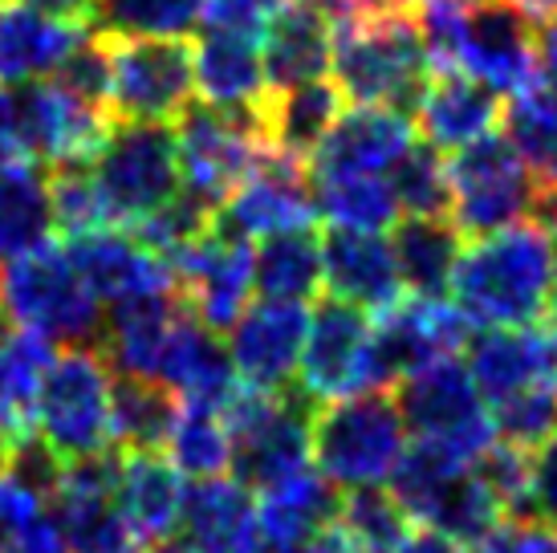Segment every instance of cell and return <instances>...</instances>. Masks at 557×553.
<instances>
[{
	"label": "cell",
	"mask_w": 557,
	"mask_h": 553,
	"mask_svg": "<svg viewBox=\"0 0 557 553\" xmlns=\"http://www.w3.org/2000/svg\"><path fill=\"white\" fill-rule=\"evenodd\" d=\"M512 4H517V9H525L537 25H542V21H554V16H557V0H512Z\"/></svg>",
	"instance_id": "9f6ffc18"
},
{
	"label": "cell",
	"mask_w": 557,
	"mask_h": 553,
	"mask_svg": "<svg viewBox=\"0 0 557 553\" xmlns=\"http://www.w3.org/2000/svg\"><path fill=\"white\" fill-rule=\"evenodd\" d=\"M367 374H371V318H367V309L338 302V297L318 302V309L310 314V330H306L297 383L322 407V403H334L342 395L371 391Z\"/></svg>",
	"instance_id": "2e32d148"
},
{
	"label": "cell",
	"mask_w": 557,
	"mask_h": 553,
	"mask_svg": "<svg viewBox=\"0 0 557 553\" xmlns=\"http://www.w3.org/2000/svg\"><path fill=\"white\" fill-rule=\"evenodd\" d=\"M151 553H200V550L187 538H168V541H159V545H151Z\"/></svg>",
	"instance_id": "6f0895ef"
},
{
	"label": "cell",
	"mask_w": 557,
	"mask_h": 553,
	"mask_svg": "<svg viewBox=\"0 0 557 553\" xmlns=\"http://www.w3.org/2000/svg\"><path fill=\"white\" fill-rule=\"evenodd\" d=\"M476 553H557V525L542 517H500L496 529L480 541Z\"/></svg>",
	"instance_id": "7dc6e473"
},
{
	"label": "cell",
	"mask_w": 557,
	"mask_h": 553,
	"mask_svg": "<svg viewBox=\"0 0 557 553\" xmlns=\"http://www.w3.org/2000/svg\"><path fill=\"white\" fill-rule=\"evenodd\" d=\"M313 220V184L310 163L289 151L264 143L248 175L220 204L216 224L233 229L245 241H261L273 232L310 229Z\"/></svg>",
	"instance_id": "5bb4252c"
},
{
	"label": "cell",
	"mask_w": 557,
	"mask_h": 553,
	"mask_svg": "<svg viewBox=\"0 0 557 553\" xmlns=\"http://www.w3.org/2000/svg\"><path fill=\"white\" fill-rule=\"evenodd\" d=\"M451 70H465L496 94L537 82V21L512 0H480L465 13Z\"/></svg>",
	"instance_id": "9a60e30c"
},
{
	"label": "cell",
	"mask_w": 557,
	"mask_h": 553,
	"mask_svg": "<svg viewBox=\"0 0 557 553\" xmlns=\"http://www.w3.org/2000/svg\"><path fill=\"white\" fill-rule=\"evenodd\" d=\"M264 77L269 90L301 86L330 74L334 58V16L318 0H289L264 21L261 29Z\"/></svg>",
	"instance_id": "d4e9b609"
},
{
	"label": "cell",
	"mask_w": 557,
	"mask_h": 553,
	"mask_svg": "<svg viewBox=\"0 0 557 553\" xmlns=\"http://www.w3.org/2000/svg\"><path fill=\"white\" fill-rule=\"evenodd\" d=\"M0 306L4 318L41 334L49 346H102V302L82 281L65 245L46 241L9 257L0 273Z\"/></svg>",
	"instance_id": "3957f363"
},
{
	"label": "cell",
	"mask_w": 557,
	"mask_h": 553,
	"mask_svg": "<svg viewBox=\"0 0 557 553\" xmlns=\"http://www.w3.org/2000/svg\"><path fill=\"white\" fill-rule=\"evenodd\" d=\"M545 322L557 330V273H554V290H549V306H545Z\"/></svg>",
	"instance_id": "91938a15"
},
{
	"label": "cell",
	"mask_w": 557,
	"mask_h": 553,
	"mask_svg": "<svg viewBox=\"0 0 557 553\" xmlns=\"http://www.w3.org/2000/svg\"><path fill=\"white\" fill-rule=\"evenodd\" d=\"M196 58V94L208 107L257 110L269 94L264 77L261 33L203 25L200 41L191 46Z\"/></svg>",
	"instance_id": "cb8c5ba5"
},
{
	"label": "cell",
	"mask_w": 557,
	"mask_h": 553,
	"mask_svg": "<svg viewBox=\"0 0 557 553\" xmlns=\"http://www.w3.org/2000/svg\"><path fill=\"white\" fill-rule=\"evenodd\" d=\"M53 232L49 168L0 163V261L46 245Z\"/></svg>",
	"instance_id": "d590c367"
},
{
	"label": "cell",
	"mask_w": 557,
	"mask_h": 553,
	"mask_svg": "<svg viewBox=\"0 0 557 553\" xmlns=\"http://www.w3.org/2000/svg\"><path fill=\"white\" fill-rule=\"evenodd\" d=\"M184 492V472L163 452H123L114 501L139 545H159L180 533Z\"/></svg>",
	"instance_id": "484cf974"
},
{
	"label": "cell",
	"mask_w": 557,
	"mask_h": 553,
	"mask_svg": "<svg viewBox=\"0 0 557 553\" xmlns=\"http://www.w3.org/2000/svg\"><path fill=\"white\" fill-rule=\"evenodd\" d=\"M411 123L435 151H460L500 123V94L465 70H435Z\"/></svg>",
	"instance_id": "83f0119b"
},
{
	"label": "cell",
	"mask_w": 557,
	"mask_h": 553,
	"mask_svg": "<svg viewBox=\"0 0 557 553\" xmlns=\"http://www.w3.org/2000/svg\"><path fill=\"white\" fill-rule=\"evenodd\" d=\"M313 553H379V550H371V545H362L358 538H350L342 525H330V529H322V533L313 538Z\"/></svg>",
	"instance_id": "11a10c76"
},
{
	"label": "cell",
	"mask_w": 557,
	"mask_h": 553,
	"mask_svg": "<svg viewBox=\"0 0 557 553\" xmlns=\"http://www.w3.org/2000/svg\"><path fill=\"white\" fill-rule=\"evenodd\" d=\"M468 370L484 403L509 400L529 386L557 383V330L554 325H480L468 339Z\"/></svg>",
	"instance_id": "d6986e66"
},
{
	"label": "cell",
	"mask_w": 557,
	"mask_h": 553,
	"mask_svg": "<svg viewBox=\"0 0 557 553\" xmlns=\"http://www.w3.org/2000/svg\"><path fill=\"white\" fill-rule=\"evenodd\" d=\"M110 386H114V370L98 346H65L62 354H53L46 379H41L33 428L41 431L65 460L107 452L114 447Z\"/></svg>",
	"instance_id": "9c48e42d"
},
{
	"label": "cell",
	"mask_w": 557,
	"mask_h": 553,
	"mask_svg": "<svg viewBox=\"0 0 557 553\" xmlns=\"http://www.w3.org/2000/svg\"><path fill=\"white\" fill-rule=\"evenodd\" d=\"M107 37V33H102ZM110 119L175 123L196 98V58L184 37H107Z\"/></svg>",
	"instance_id": "30bf717a"
},
{
	"label": "cell",
	"mask_w": 557,
	"mask_h": 553,
	"mask_svg": "<svg viewBox=\"0 0 557 553\" xmlns=\"http://www.w3.org/2000/svg\"><path fill=\"white\" fill-rule=\"evenodd\" d=\"M49 204H53V229H62V236H78V232L110 224L107 200H102V187L94 180L90 159L49 168Z\"/></svg>",
	"instance_id": "ee69618b"
},
{
	"label": "cell",
	"mask_w": 557,
	"mask_h": 553,
	"mask_svg": "<svg viewBox=\"0 0 557 553\" xmlns=\"http://www.w3.org/2000/svg\"><path fill=\"white\" fill-rule=\"evenodd\" d=\"M342 90L338 82L330 77H313L301 86H285V90H269L261 102V131L264 143L289 151L297 159H310L318 151V143L325 138V131L338 123L342 114Z\"/></svg>",
	"instance_id": "f546056e"
},
{
	"label": "cell",
	"mask_w": 557,
	"mask_h": 553,
	"mask_svg": "<svg viewBox=\"0 0 557 553\" xmlns=\"http://www.w3.org/2000/svg\"><path fill=\"white\" fill-rule=\"evenodd\" d=\"M395 403L416 440H428L468 464H476L480 452L496 444L493 411L468 362H460L456 354L432 358L411 374H403L395 383Z\"/></svg>",
	"instance_id": "52a82bcc"
},
{
	"label": "cell",
	"mask_w": 557,
	"mask_h": 553,
	"mask_svg": "<svg viewBox=\"0 0 557 553\" xmlns=\"http://www.w3.org/2000/svg\"><path fill=\"white\" fill-rule=\"evenodd\" d=\"M65 253L78 265L82 281L90 285L98 302H126L143 293H180L171 265L159 257L156 248H147L131 229L102 224V229L65 236Z\"/></svg>",
	"instance_id": "ac0fdd59"
},
{
	"label": "cell",
	"mask_w": 557,
	"mask_h": 553,
	"mask_svg": "<svg viewBox=\"0 0 557 553\" xmlns=\"http://www.w3.org/2000/svg\"><path fill=\"white\" fill-rule=\"evenodd\" d=\"M557 273V245L537 220L472 236L451 273L448 297L472 325L542 322Z\"/></svg>",
	"instance_id": "6da1fadb"
},
{
	"label": "cell",
	"mask_w": 557,
	"mask_h": 553,
	"mask_svg": "<svg viewBox=\"0 0 557 553\" xmlns=\"http://www.w3.org/2000/svg\"><path fill=\"white\" fill-rule=\"evenodd\" d=\"M184 533L200 553H264L261 513H257V492H248L233 477L196 480L184 492Z\"/></svg>",
	"instance_id": "603a6c76"
},
{
	"label": "cell",
	"mask_w": 557,
	"mask_h": 553,
	"mask_svg": "<svg viewBox=\"0 0 557 553\" xmlns=\"http://www.w3.org/2000/svg\"><path fill=\"white\" fill-rule=\"evenodd\" d=\"M29 4L62 21H74V25H94V9H98V0H29Z\"/></svg>",
	"instance_id": "db71d44e"
},
{
	"label": "cell",
	"mask_w": 557,
	"mask_h": 553,
	"mask_svg": "<svg viewBox=\"0 0 557 553\" xmlns=\"http://www.w3.org/2000/svg\"><path fill=\"white\" fill-rule=\"evenodd\" d=\"M264 553H313V541L310 545H269Z\"/></svg>",
	"instance_id": "94428289"
},
{
	"label": "cell",
	"mask_w": 557,
	"mask_h": 553,
	"mask_svg": "<svg viewBox=\"0 0 557 553\" xmlns=\"http://www.w3.org/2000/svg\"><path fill=\"white\" fill-rule=\"evenodd\" d=\"M175 143H180V175L184 187L196 192L212 208L228 200L248 168L257 163L264 147L261 107L257 110H224L208 102L191 107L175 119Z\"/></svg>",
	"instance_id": "8fae6325"
},
{
	"label": "cell",
	"mask_w": 557,
	"mask_h": 553,
	"mask_svg": "<svg viewBox=\"0 0 557 553\" xmlns=\"http://www.w3.org/2000/svg\"><path fill=\"white\" fill-rule=\"evenodd\" d=\"M0 553H70V545H65L62 529H58V521H53V513H41V517H33L21 533H16L9 545Z\"/></svg>",
	"instance_id": "681fc988"
},
{
	"label": "cell",
	"mask_w": 557,
	"mask_h": 553,
	"mask_svg": "<svg viewBox=\"0 0 557 553\" xmlns=\"http://www.w3.org/2000/svg\"><path fill=\"white\" fill-rule=\"evenodd\" d=\"M338 484H330L318 468L281 480L257 496L264 541L269 545H310L322 529L338 521Z\"/></svg>",
	"instance_id": "1f68e13d"
},
{
	"label": "cell",
	"mask_w": 557,
	"mask_h": 553,
	"mask_svg": "<svg viewBox=\"0 0 557 553\" xmlns=\"http://www.w3.org/2000/svg\"><path fill=\"white\" fill-rule=\"evenodd\" d=\"M391 187L403 216H448L451 212V184L448 163L440 159L432 143L416 138L411 151L403 155L391 171Z\"/></svg>",
	"instance_id": "7bdbcfd3"
},
{
	"label": "cell",
	"mask_w": 557,
	"mask_h": 553,
	"mask_svg": "<svg viewBox=\"0 0 557 553\" xmlns=\"http://www.w3.org/2000/svg\"><path fill=\"white\" fill-rule=\"evenodd\" d=\"M472 468L493 489V496L505 508V517H525V513H533V496H529V489H533V452L496 440L488 452H480Z\"/></svg>",
	"instance_id": "bcb514c9"
},
{
	"label": "cell",
	"mask_w": 557,
	"mask_h": 553,
	"mask_svg": "<svg viewBox=\"0 0 557 553\" xmlns=\"http://www.w3.org/2000/svg\"><path fill=\"white\" fill-rule=\"evenodd\" d=\"M313 415H318V403L301 383H289L281 391L240 386L236 400L224 407V419L233 431L228 477L261 496L264 489L306 472L313 460Z\"/></svg>",
	"instance_id": "277c9868"
},
{
	"label": "cell",
	"mask_w": 557,
	"mask_h": 553,
	"mask_svg": "<svg viewBox=\"0 0 557 553\" xmlns=\"http://www.w3.org/2000/svg\"><path fill=\"white\" fill-rule=\"evenodd\" d=\"M395 553H476L472 545H460V541L444 538V533H435V529H416V533H407L403 545Z\"/></svg>",
	"instance_id": "816d5d0a"
},
{
	"label": "cell",
	"mask_w": 557,
	"mask_h": 553,
	"mask_svg": "<svg viewBox=\"0 0 557 553\" xmlns=\"http://www.w3.org/2000/svg\"><path fill=\"white\" fill-rule=\"evenodd\" d=\"M203 25V0H98L94 29L107 37H187Z\"/></svg>",
	"instance_id": "60d3db41"
},
{
	"label": "cell",
	"mask_w": 557,
	"mask_h": 553,
	"mask_svg": "<svg viewBox=\"0 0 557 553\" xmlns=\"http://www.w3.org/2000/svg\"><path fill=\"white\" fill-rule=\"evenodd\" d=\"M180 415V395L156 379L114 374L110 386V435L123 452H163L171 423Z\"/></svg>",
	"instance_id": "8d00e7d4"
},
{
	"label": "cell",
	"mask_w": 557,
	"mask_h": 553,
	"mask_svg": "<svg viewBox=\"0 0 557 553\" xmlns=\"http://www.w3.org/2000/svg\"><path fill=\"white\" fill-rule=\"evenodd\" d=\"M391 248L399 261L403 290L419 297H448L456 261L465 253V232L451 224V216H399Z\"/></svg>",
	"instance_id": "4dcf8cb0"
},
{
	"label": "cell",
	"mask_w": 557,
	"mask_h": 553,
	"mask_svg": "<svg viewBox=\"0 0 557 553\" xmlns=\"http://www.w3.org/2000/svg\"><path fill=\"white\" fill-rule=\"evenodd\" d=\"M0 472H4V447H0Z\"/></svg>",
	"instance_id": "be15d7a7"
},
{
	"label": "cell",
	"mask_w": 557,
	"mask_h": 553,
	"mask_svg": "<svg viewBox=\"0 0 557 553\" xmlns=\"http://www.w3.org/2000/svg\"><path fill=\"white\" fill-rule=\"evenodd\" d=\"M187 314L184 297L171 293H143V297H126L114 302L102 325V358L110 362L114 374L126 379H156L163 367V354L171 346V334L180 318Z\"/></svg>",
	"instance_id": "7402d4cb"
},
{
	"label": "cell",
	"mask_w": 557,
	"mask_h": 553,
	"mask_svg": "<svg viewBox=\"0 0 557 553\" xmlns=\"http://www.w3.org/2000/svg\"><path fill=\"white\" fill-rule=\"evenodd\" d=\"M318 4H322L334 21H350V16L383 13V9H395V4H416V0H318Z\"/></svg>",
	"instance_id": "f5cc1de1"
},
{
	"label": "cell",
	"mask_w": 557,
	"mask_h": 553,
	"mask_svg": "<svg viewBox=\"0 0 557 553\" xmlns=\"http://www.w3.org/2000/svg\"><path fill=\"white\" fill-rule=\"evenodd\" d=\"M53 362V346L13 318H0V431L4 444L25 435L37 415V391Z\"/></svg>",
	"instance_id": "d6a6232c"
},
{
	"label": "cell",
	"mask_w": 557,
	"mask_h": 553,
	"mask_svg": "<svg viewBox=\"0 0 557 553\" xmlns=\"http://www.w3.org/2000/svg\"><path fill=\"white\" fill-rule=\"evenodd\" d=\"M444 4H456V9H472V4H480V0H444Z\"/></svg>",
	"instance_id": "6125c7cd"
},
{
	"label": "cell",
	"mask_w": 557,
	"mask_h": 553,
	"mask_svg": "<svg viewBox=\"0 0 557 553\" xmlns=\"http://www.w3.org/2000/svg\"><path fill=\"white\" fill-rule=\"evenodd\" d=\"M252 290L273 302H310L322 290V236L289 229L252 248Z\"/></svg>",
	"instance_id": "e575fe53"
},
{
	"label": "cell",
	"mask_w": 557,
	"mask_h": 553,
	"mask_svg": "<svg viewBox=\"0 0 557 553\" xmlns=\"http://www.w3.org/2000/svg\"><path fill=\"white\" fill-rule=\"evenodd\" d=\"M330 74L346 102L391 107L416 114L435 65L423 46L416 4H395L383 13L334 21V58Z\"/></svg>",
	"instance_id": "7a4b0ae2"
},
{
	"label": "cell",
	"mask_w": 557,
	"mask_h": 553,
	"mask_svg": "<svg viewBox=\"0 0 557 553\" xmlns=\"http://www.w3.org/2000/svg\"><path fill=\"white\" fill-rule=\"evenodd\" d=\"M500 123L537 184L557 192V94L545 90L542 82L509 94V107H500Z\"/></svg>",
	"instance_id": "f35d334b"
},
{
	"label": "cell",
	"mask_w": 557,
	"mask_h": 553,
	"mask_svg": "<svg viewBox=\"0 0 557 553\" xmlns=\"http://www.w3.org/2000/svg\"><path fill=\"white\" fill-rule=\"evenodd\" d=\"M159 383L171 386L180 395V403L224 411L236 400V391H240V374H236L233 354L220 342L216 330H208L187 309L180 325H175V334H171L168 354H163Z\"/></svg>",
	"instance_id": "4316f807"
},
{
	"label": "cell",
	"mask_w": 557,
	"mask_h": 553,
	"mask_svg": "<svg viewBox=\"0 0 557 553\" xmlns=\"http://www.w3.org/2000/svg\"><path fill=\"white\" fill-rule=\"evenodd\" d=\"M163 456L191 480L228 477V468H233V431H228L224 411L180 403V415L171 423Z\"/></svg>",
	"instance_id": "ab89813d"
},
{
	"label": "cell",
	"mask_w": 557,
	"mask_h": 553,
	"mask_svg": "<svg viewBox=\"0 0 557 553\" xmlns=\"http://www.w3.org/2000/svg\"><path fill=\"white\" fill-rule=\"evenodd\" d=\"M451 184V224L465 236H488L521 220H545L554 192L537 184V175L517 155L505 135L488 131L484 138L451 151L448 163Z\"/></svg>",
	"instance_id": "8992f818"
},
{
	"label": "cell",
	"mask_w": 557,
	"mask_h": 553,
	"mask_svg": "<svg viewBox=\"0 0 557 553\" xmlns=\"http://www.w3.org/2000/svg\"><path fill=\"white\" fill-rule=\"evenodd\" d=\"M90 168L102 187L110 224H123V229H135L143 216L163 208L184 184L175 126L168 123L114 119L102 147L94 151Z\"/></svg>",
	"instance_id": "ba28073f"
},
{
	"label": "cell",
	"mask_w": 557,
	"mask_h": 553,
	"mask_svg": "<svg viewBox=\"0 0 557 553\" xmlns=\"http://www.w3.org/2000/svg\"><path fill=\"white\" fill-rule=\"evenodd\" d=\"M310 309L306 302H248L245 314L228 325V354L240 374V386L252 391H281L297 379L301 351H306Z\"/></svg>",
	"instance_id": "e0dca14e"
},
{
	"label": "cell",
	"mask_w": 557,
	"mask_h": 553,
	"mask_svg": "<svg viewBox=\"0 0 557 553\" xmlns=\"http://www.w3.org/2000/svg\"><path fill=\"white\" fill-rule=\"evenodd\" d=\"M411 114L391 107H355L342 110L338 123L325 131L318 151L306 159L310 180L334 175H391L395 163L411 151L416 131Z\"/></svg>",
	"instance_id": "ffe728a7"
},
{
	"label": "cell",
	"mask_w": 557,
	"mask_h": 553,
	"mask_svg": "<svg viewBox=\"0 0 557 553\" xmlns=\"http://www.w3.org/2000/svg\"><path fill=\"white\" fill-rule=\"evenodd\" d=\"M533 517L557 525V431L533 447Z\"/></svg>",
	"instance_id": "c3c4849f"
},
{
	"label": "cell",
	"mask_w": 557,
	"mask_h": 553,
	"mask_svg": "<svg viewBox=\"0 0 557 553\" xmlns=\"http://www.w3.org/2000/svg\"><path fill=\"white\" fill-rule=\"evenodd\" d=\"M310 184L313 216H322L330 229L387 232L403 216L391 175H334V180H310Z\"/></svg>",
	"instance_id": "74e56055"
},
{
	"label": "cell",
	"mask_w": 557,
	"mask_h": 553,
	"mask_svg": "<svg viewBox=\"0 0 557 553\" xmlns=\"http://www.w3.org/2000/svg\"><path fill=\"white\" fill-rule=\"evenodd\" d=\"M0 447H4V431H0Z\"/></svg>",
	"instance_id": "e7e4bbea"
},
{
	"label": "cell",
	"mask_w": 557,
	"mask_h": 553,
	"mask_svg": "<svg viewBox=\"0 0 557 553\" xmlns=\"http://www.w3.org/2000/svg\"><path fill=\"white\" fill-rule=\"evenodd\" d=\"M537 82L557 94V16L537 25Z\"/></svg>",
	"instance_id": "f907efd6"
},
{
	"label": "cell",
	"mask_w": 557,
	"mask_h": 553,
	"mask_svg": "<svg viewBox=\"0 0 557 553\" xmlns=\"http://www.w3.org/2000/svg\"><path fill=\"white\" fill-rule=\"evenodd\" d=\"M407 447V423L391 391H355L322 403L313 415L310 456L330 484H387Z\"/></svg>",
	"instance_id": "5b68a950"
},
{
	"label": "cell",
	"mask_w": 557,
	"mask_h": 553,
	"mask_svg": "<svg viewBox=\"0 0 557 553\" xmlns=\"http://www.w3.org/2000/svg\"><path fill=\"white\" fill-rule=\"evenodd\" d=\"M350 538H358L362 545H371L379 553H395L403 545V538L411 533V517L407 508L395 501V492L383 484H362V489H346L338 505V521Z\"/></svg>",
	"instance_id": "b9f144b4"
},
{
	"label": "cell",
	"mask_w": 557,
	"mask_h": 553,
	"mask_svg": "<svg viewBox=\"0 0 557 553\" xmlns=\"http://www.w3.org/2000/svg\"><path fill=\"white\" fill-rule=\"evenodd\" d=\"M500 517H505V508H500V501L480 480V472L472 464L448 472V477L435 484L432 496L423 501V508L416 513L419 525H428V529L460 541V545H472V550L493 533Z\"/></svg>",
	"instance_id": "836d02e7"
},
{
	"label": "cell",
	"mask_w": 557,
	"mask_h": 553,
	"mask_svg": "<svg viewBox=\"0 0 557 553\" xmlns=\"http://www.w3.org/2000/svg\"><path fill=\"white\" fill-rule=\"evenodd\" d=\"M90 25H74L29 0H0V86L53 77Z\"/></svg>",
	"instance_id": "f1b7e54d"
},
{
	"label": "cell",
	"mask_w": 557,
	"mask_h": 553,
	"mask_svg": "<svg viewBox=\"0 0 557 553\" xmlns=\"http://www.w3.org/2000/svg\"><path fill=\"white\" fill-rule=\"evenodd\" d=\"M488 411H493L496 423V440L533 452V447L545 444L557 431V383L517 391L509 400L493 403Z\"/></svg>",
	"instance_id": "f6af8a7d"
},
{
	"label": "cell",
	"mask_w": 557,
	"mask_h": 553,
	"mask_svg": "<svg viewBox=\"0 0 557 553\" xmlns=\"http://www.w3.org/2000/svg\"><path fill=\"white\" fill-rule=\"evenodd\" d=\"M322 285L330 297L350 302L358 309H371V314L391 309L407 293L391 236L367 229H325Z\"/></svg>",
	"instance_id": "44dd1931"
},
{
	"label": "cell",
	"mask_w": 557,
	"mask_h": 553,
	"mask_svg": "<svg viewBox=\"0 0 557 553\" xmlns=\"http://www.w3.org/2000/svg\"><path fill=\"white\" fill-rule=\"evenodd\" d=\"M168 265L184 306L208 330L228 334V325L245 314L252 293V241L212 220V229L200 241H191L184 253H175Z\"/></svg>",
	"instance_id": "4fadbf2b"
},
{
	"label": "cell",
	"mask_w": 557,
	"mask_h": 553,
	"mask_svg": "<svg viewBox=\"0 0 557 553\" xmlns=\"http://www.w3.org/2000/svg\"><path fill=\"white\" fill-rule=\"evenodd\" d=\"M472 339V322L451 297H419L407 293L371 322V391H395L403 374L432 358L460 354Z\"/></svg>",
	"instance_id": "7c38bea8"
},
{
	"label": "cell",
	"mask_w": 557,
	"mask_h": 553,
	"mask_svg": "<svg viewBox=\"0 0 557 553\" xmlns=\"http://www.w3.org/2000/svg\"><path fill=\"white\" fill-rule=\"evenodd\" d=\"M545 229H549V236H554V245H557V192H554V200H549V208H545V220H542Z\"/></svg>",
	"instance_id": "680465c9"
}]
</instances>
